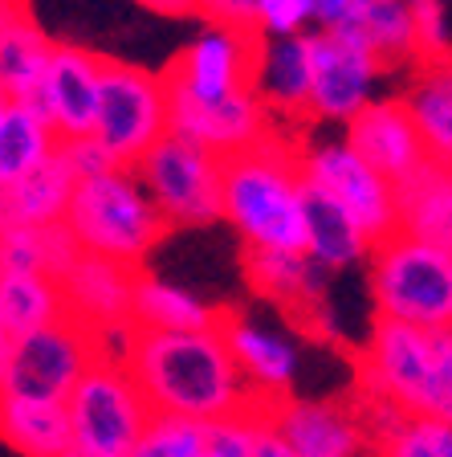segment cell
I'll list each match as a JSON object with an SVG mask.
<instances>
[{"label":"cell","mask_w":452,"mask_h":457,"mask_svg":"<svg viewBox=\"0 0 452 457\" xmlns=\"http://www.w3.org/2000/svg\"><path fill=\"white\" fill-rule=\"evenodd\" d=\"M371 249H375V241L334 200L322 196L318 188H306V241H301V253L318 262V266H326L330 274H339V270L363 266Z\"/></svg>","instance_id":"603a6c76"},{"label":"cell","mask_w":452,"mask_h":457,"mask_svg":"<svg viewBox=\"0 0 452 457\" xmlns=\"http://www.w3.org/2000/svg\"><path fill=\"white\" fill-rule=\"evenodd\" d=\"M66 319L62 286L45 274H0V323L9 335H25Z\"/></svg>","instance_id":"f546056e"},{"label":"cell","mask_w":452,"mask_h":457,"mask_svg":"<svg viewBox=\"0 0 452 457\" xmlns=\"http://www.w3.org/2000/svg\"><path fill=\"white\" fill-rule=\"evenodd\" d=\"M135 274H139V270L119 266L111 257H98V253H86L82 249L74 266L57 278L62 303H66V319L82 323L86 331L131 319Z\"/></svg>","instance_id":"ac0fdd59"},{"label":"cell","mask_w":452,"mask_h":457,"mask_svg":"<svg viewBox=\"0 0 452 457\" xmlns=\"http://www.w3.org/2000/svg\"><path fill=\"white\" fill-rule=\"evenodd\" d=\"M163 135H168V86H163V74H151V70L119 62V57H103L95 139L123 168H131Z\"/></svg>","instance_id":"52a82bcc"},{"label":"cell","mask_w":452,"mask_h":457,"mask_svg":"<svg viewBox=\"0 0 452 457\" xmlns=\"http://www.w3.org/2000/svg\"><path fill=\"white\" fill-rule=\"evenodd\" d=\"M265 417L274 420L293 457H363V449L371 445L358 409L342 400H306L290 392L265 404Z\"/></svg>","instance_id":"5bb4252c"},{"label":"cell","mask_w":452,"mask_h":457,"mask_svg":"<svg viewBox=\"0 0 452 457\" xmlns=\"http://www.w3.org/2000/svg\"><path fill=\"white\" fill-rule=\"evenodd\" d=\"M220 331H225L236 371L245 376L257 404H274V400L290 396L293 380H298V347L285 335L261 327L249 314H220Z\"/></svg>","instance_id":"e0dca14e"},{"label":"cell","mask_w":452,"mask_h":457,"mask_svg":"<svg viewBox=\"0 0 452 457\" xmlns=\"http://www.w3.org/2000/svg\"><path fill=\"white\" fill-rule=\"evenodd\" d=\"M66 225L86 253L111 257L131 270H139L151 257V249L168 237V220L151 204L131 168L78 180L66 209Z\"/></svg>","instance_id":"3957f363"},{"label":"cell","mask_w":452,"mask_h":457,"mask_svg":"<svg viewBox=\"0 0 452 457\" xmlns=\"http://www.w3.org/2000/svg\"><path fill=\"white\" fill-rule=\"evenodd\" d=\"M375 449L379 457H452V425L444 417L407 412Z\"/></svg>","instance_id":"d6a6232c"},{"label":"cell","mask_w":452,"mask_h":457,"mask_svg":"<svg viewBox=\"0 0 452 457\" xmlns=\"http://www.w3.org/2000/svg\"><path fill=\"white\" fill-rule=\"evenodd\" d=\"M448 327H452V323H448Z\"/></svg>","instance_id":"7dc6e473"},{"label":"cell","mask_w":452,"mask_h":457,"mask_svg":"<svg viewBox=\"0 0 452 457\" xmlns=\"http://www.w3.org/2000/svg\"><path fill=\"white\" fill-rule=\"evenodd\" d=\"M0 441L25 457H66L70 449L66 404L0 392Z\"/></svg>","instance_id":"4316f807"},{"label":"cell","mask_w":452,"mask_h":457,"mask_svg":"<svg viewBox=\"0 0 452 457\" xmlns=\"http://www.w3.org/2000/svg\"><path fill=\"white\" fill-rule=\"evenodd\" d=\"M298 171L306 188H318L355 220L371 241H383L399 228L396 184L379 176L347 139H318L298 152Z\"/></svg>","instance_id":"ba28073f"},{"label":"cell","mask_w":452,"mask_h":457,"mask_svg":"<svg viewBox=\"0 0 452 457\" xmlns=\"http://www.w3.org/2000/svg\"><path fill=\"white\" fill-rule=\"evenodd\" d=\"M74 176H70L66 160L53 155L37 171H29L12 184H0V233L29 225H53L66 220L70 196H74Z\"/></svg>","instance_id":"44dd1931"},{"label":"cell","mask_w":452,"mask_h":457,"mask_svg":"<svg viewBox=\"0 0 452 457\" xmlns=\"http://www.w3.org/2000/svg\"><path fill=\"white\" fill-rule=\"evenodd\" d=\"M444 192H448V204H452V163H444Z\"/></svg>","instance_id":"7bdbcfd3"},{"label":"cell","mask_w":452,"mask_h":457,"mask_svg":"<svg viewBox=\"0 0 452 457\" xmlns=\"http://www.w3.org/2000/svg\"><path fill=\"white\" fill-rule=\"evenodd\" d=\"M314 29V0H257L253 37H293Z\"/></svg>","instance_id":"e575fe53"},{"label":"cell","mask_w":452,"mask_h":457,"mask_svg":"<svg viewBox=\"0 0 452 457\" xmlns=\"http://www.w3.org/2000/svg\"><path fill=\"white\" fill-rule=\"evenodd\" d=\"M168 131L228 160V155L249 152L253 143L269 139L277 123L253 90H236L228 98H192L168 86Z\"/></svg>","instance_id":"7c38bea8"},{"label":"cell","mask_w":452,"mask_h":457,"mask_svg":"<svg viewBox=\"0 0 452 457\" xmlns=\"http://www.w3.org/2000/svg\"><path fill=\"white\" fill-rule=\"evenodd\" d=\"M310 103L306 119L347 127L371 98H379L383 66L355 29H310Z\"/></svg>","instance_id":"30bf717a"},{"label":"cell","mask_w":452,"mask_h":457,"mask_svg":"<svg viewBox=\"0 0 452 457\" xmlns=\"http://www.w3.org/2000/svg\"><path fill=\"white\" fill-rule=\"evenodd\" d=\"M241 457H293V449L285 445V437L274 428V420L265 417V409H261V417H257V428Z\"/></svg>","instance_id":"ab89813d"},{"label":"cell","mask_w":452,"mask_h":457,"mask_svg":"<svg viewBox=\"0 0 452 457\" xmlns=\"http://www.w3.org/2000/svg\"><path fill=\"white\" fill-rule=\"evenodd\" d=\"M98 74H103V54L86 46H53L45 62V74L37 86V106L57 131V139L74 135H95L98 114Z\"/></svg>","instance_id":"9a60e30c"},{"label":"cell","mask_w":452,"mask_h":457,"mask_svg":"<svg viewBox=\"0 0 452 457\" xmlns=\"http://www.w3.org/2000/svg\"><path fill=\"white\" fill-rule=\"evenodd\" d=\"M17 4H25V0H0V12H9V9H17Z\"/></svg>","instance_id":"ee69618b"},{"label":"cell","mask_w":452,"mask_h":457,"mask_svg":"<svg viewBox=\"0 0 452 457\" xmlns=\"http://www.w3.org/2000/svg\"><path fill=\"white\" fill-rule=\"evenodd\" d=\"M367 0H314V29H350Z\"/></svg>","instance_id":"f35d334b"},{"label":"cell","mask_w":452,"mask_h":457,"mask_svg":"<svg viewBox=\"0 0 452 457\" xmlns=\"http://www.w3.org/2000/svg\"><path fill=\"white\" fill-rule=\"evenodd\" d=\"M147 12H160V17H192L200 12V0H135Z\"/></svg>","instance_id":"60d3db41"},{"label":"cell","mask_w":452,"mask_h":457,"mask_svg":"<svg viewBox=\"0 0 452 457\" xmlns=\"http://www.w3.org/2000/svg\"><path fill=\"white\" fill-rule=\"evenodd\" d=\"M49 49H53V41L29 17L25 4L0 12V90L17 103H33L41 74H45Z\"/></svg>","instance_id":"cb8c5ba5"},{"label":"cell","mask_w":452,"mask_h":457,"mask_svg":"<svg viewBox=\"0 0 452 457\" xmlns=\"http://www.w3.org/2000/svg\"><path fill=\"white\" fill-rule=\"evenodd\" d=\"M350 29L363 37V46L375 54V62L383 70L415 62V33L404 0H367Z\"/></svg>","instance_id":"4dcf8cb0"},{"label":"cell","mask_w":452,"mask_h":457,"mask_svg":"<svg viewBox=\"0 0 452 457\" xmlns=\"http://www.w3.org/2000/svg\"><path fill=\"white\" fill-rule=\"evenodd\" d=\"M151 412L155 409L147 404L131 371L95 363L66 396V457H131Z\"/></svg>","instance_id":"5b68a950"},{"label":"cell","mask_w":452,"mask_h":457,"mask_svg":"<svg viewBox=\"0 0 452 457\" xmlns=\"http://www.w3.org/2000/svg\"><path fill=\"white\" fill-rule=\"evenodd\" d=\"M90 368H95L90 331H86L82 323H74V319H57V323L37 327V331L12 335L0 392L66 404L74 384L82 380Z\"/></svg>","instance_id":"8fae6325"},{"label":"cell","mask_w":452,"mask_h":457,"mask_svg":"<svg viewBox=\"0 0 452 457\" xmlns=\"http://www.w3.org/2000/svg\"><path fill=\"white\" fill-rule=\"evenodd\" d=\"M436 363V327H412L379 319L358 352V392L391 400L404 412H428Z\"/></svg>","instance_id":"9c48e42d"},{"label":"cell","mask_w":452,"mask_h":457,"mask_svg":"<svg viewBox=\"0 0 452 457\" xmlns=\"http://www.w3.org/2000/svg\"><path fill=\"white\" fill-rule=\"evenodd\" d=\"M249 90L261 98V106L274 114V123L306 119L310 103V37H257Z\"/></svg>","instance_id":"ffe728a7"},{"label":"cell","mask_w":452,"mask_h":457,"mask_svg":"<svg viewBox=\"0 0 452 457\" xmlns=\"http://www.w3.org/2000/svg\"><path fill=\"white\" fill-rule=\"evenodd\" d=\"M257 37L249 29L212 25L184 46L163 74L171 90H184L192 98H228L236 90H249V70H253Z\"/></svg>","instance_id":"4fadbf2b"},{"label":"cell","mask_w":452,"mask_h":457,"mask_svg":"<svg viewBox=\"0 0 452 457\" xmlns=\"http://www.w3.org/2000/svg\"><path fill=\"white\" fill-rule=\"evenodd\" d=\"M131 457H208V420L151 412Z\"/></svg>","instance_id":"1f68e13d"},{"label":"cell","mask_w":452,"mask_h":457,"mask_svg":"<svg viewBox=\"0 0 452 457\" xmlns=\"http://www.w3.org/2000/svg\"><path fill=\"white\" fill-rule=\"evenodd\" d=\"M342 139L391 184L404 180L407 171H415L424 160H432V155L424 152V139L415 131L404 98H371L347 123Z\"/></svg>","instance_id":"2e32d148"},{"label":"cell","mask_w":452,"mask_h":457,"mask_svg":"<svg viewBox=\"0 0 452 457\" xmlns=\"http://www.w3.org/2000/svg\"><path fill=\"white\" fill-rule=\"evenodd\" d=\"M399 98L424 139V152L436 163H452V54L420 62L415 78Z\"/></svg>","instance_id":"d4e9b609"},{"label":"cell","mask_w":452,"mask_h":457,"mask_svg":"<svg viewBox=\"0 0 452 457\" xmlns=\"http://www.w3.org/2000/svg\"><path fill=\"white\" fill-rule=\"evenodd\" d=\"M367 266L379 319L428 331L452 323V249L396 228L391 237L375 241Z\"/></svg>","instance_id":"277c9868"},{"label":"cell","mask_w":452,"mask_h":457,"mask_svg":"<svg viewBox=\"0 0 452 457\" xmlns=\"http://www.w3.org/2000/svg\"><path fill=\"white\" fill-rule=\"evenodd\" d=\"M131 171L139 176L143 192L168 220V228H208L220 220V176H225L220 155L168 131L131 163Z\"/></svg>","instance_id":"8992f818"},{"label":"cell","mask_w":452,"mask_h":457,"mask_svg":"<svg viewBox=\"0 0 452 457\" xmlns=\"http://www.w3.org/2000/svg\"><path fill=\"white\" fill-rule=\"evenodd\" d=\"M78 253H82V245H78V237L70 233L66 220L0 233V274L62 278L78 262Z\"/></svg>","instance_id":"f1b7e54d"},{"label":"cell","mask_w":452,"mask_h":457,"mask_svg":"<svg viewBox=\"0 0 452 457\" xmlns=\"http://www.w3.org/2000/svg\"><path fill=\"white\" fill-rule=\"evenodd\" d=\"M220 314H225L220 306H212L188 286L143 274V270L135 274L131 319L139 323V331H204L220 323Z\"/></svg>","instance_id":"7402d4cb"},{"label":"cell","mask_w":452,"mask_h":457,"mask_svg":"<svg viewBox=\"0 0 452 457\" xmlns=\"http://www.w3.org/2000/svg\"><path fill=\"white\" fill-rule=\"evenodd\" d=\"M57 155L66 160V168H70V176H74V180H95V176H106V171L123 168V163L114 160L103 143L95 139V135H74V139H62V143H57Z\"/></svg>","instance_id":"d590c367"},{"label":"cell","mask_w":452,"mask_h":457,"mask_svg":"<svg viewBox=\"0 0 452 457\" xmlns=\"http://www.w3.org/2000/svg\"><path fill=\"white\" fill-rule=\"evenodd\" d=\"M57 131L33 103L9 98L0 111V184H12L29 171H37L57 155Z\"/></svg>","instance_id":"83f0119b"},{"label":"cell","mask_w":452,"mask_h":457,"mask_svg":"<svg viewBox=\"0 0 452 457\" xmlns=\"http://www.w3.org/2000/svg\"><path fill=\"white\" fill-rule=\"evenodd\" d=\"M404 4L415 33V62L448 57L452 37H448V9H444V0H404Z\"/></svg>","instance_id":"836d02e7"},{"label":"cell","mask_w":452,"mask_h":457,"mask_svg":"<svg viewBox=\"0 0 452 457\" xmlns=\"http://www.w3.org/2000/svg\"><path fill=\"white\" fill-rule=\"evenodd\" d=\"M4 103H9V95H4V90H0V111H4Z\"/></svg>","instance_id":"bcb514c9"},{"label":"cell","mask_w":452,"mask_h":457,"mask_svg":"<svg viewBox=\"0 0 452 457\" xmlns=\"http://www.w3.org/2000/svg\"><path fill=\"white\" fill-rule=\"evenodd\" d=\"M127 371L155 412L220 420L257 404L220 323L204 331H139Z\"/></svg>","instance_id":"6da1fadb"},{"label":"cell","mask_w":452,"mask_h":457,"mask_svg":"<svg viewBox=\"0 0 452 457\" xmlns=\"http://www.w3.org/2000/svg\"><path fill=\"white\" fill-rule=\"evenodd\" d=\"M200 17L212 21V25H233L253 33L257 0H200Z\"/></svg>","instance_id":"74e56055"},{"label":"cell","mask_w":452,"mask_h":457,"mask_svg":"<svg viewBox=\"0 0 452 457\" xmlns=\"http://www.w3.org/2000/svg\"><path fill=\"white\" fill-rule=\"evenodd\" d=\"M440 417H444V420H448V425H452V400H448V404H444V412H440Z\"/></svg>","instance_id":"f6af8a7d"},{"label":"cell","mask_w":452,"mask_h":457,"mask_svg":"<svg viewBox=\"0 0 452 457\" xmlns=\"http://www.w3.org/2000/svg\"><path fill=\"white\" fill-rule=\"evenodd\" d=\"M220 220L233 225L245 249H301L306 184L298 171V147L282 131L225 160Z\"/></svg>","instance_id":"7a4b0ae2"},{"label":"cell","mask_w":452,"mask_h":457,"mask_svg":"<svg viewBox=\"0 0 452 457\" xmlns=\"http://www.w3.org/2000/svg\"><path fill=\"white\" fill-rule=\"evenodd\" d=\"M396 217L399 233L452 249V204L444 192V163L424 160L404 180H396Z\"/></svg>","instance_id":"484cf974"},{"label":"cell","mask_w":452,"mask_h":457,"mask_svg":"<svg viewBox=\"0 0 452 457\" xmlns=\"http://www.w3.org/2000/svg\"><path fill=\"white\" fill-rule=\"evenodd\" d=\"M245 278L261 298L282 303L301 323H314L326 311L334 274L310 262L301 249H245Z\"/></svg>","instance_id":"d6986e66"},{"label":"cell","mask_w":452,"mask_h":457,"mask_svg":"<svg viewBox=\"0 0 452 457\" xmlns=\"http://www.w3.org/2000/svg\"><path fill=\"white\" fill-rule=\"evenodd\" d=\"M135 339H139V323H135V319L95 327V331H90V343H95V363H106V368H127L131 355H135Z\"/></svg>","instance_id":"8d00e7d4"},{"label":"cell","mask_w":452,"mask_h":457,"mask_svg":"<svg viewBox=\"0 0 452 457\" xmlns=\"http://www.w3.org/2000/svg\"><path fill=\"white\" fill-rule=\"evenodd\" d=\"M9 347H12V335H9V327L0 323V380H4V363H9Z\"/></svg>","instance_id":"b9f144b4"}]
</instances>
